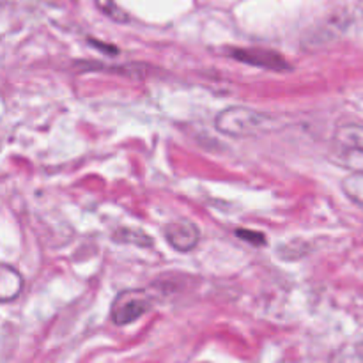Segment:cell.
<instances>
[{
  "instance_id": "cell-1",
  "label": "cell",
  "mask_w": 363,
  "mask_h": 363,
  "mask_svg": "<svg viewBox=\"0 0 363 363\" xmlns=\"http://www.w3.org/2000/svg\"><path fill=\"white\" fill-rule=\"evenodd\" d=\"M279 126V121L269 113L248 106H229L216 113L215 128L233 138L257 137Z\"/></svg>"
},
{
  "instance_id": "cell-3",
  "label": "cell",
  "mask_w": 363,
  "mask_h": 363,
  "mask_svg": "<svg viewBox=\"0 0 363 363\" xmlns=\"http://www.w3.org/2000/svg\"><path fill=\"white\" fill-rule=\"evenodd\" d=\"M333 147L344 167L363 172V126L357 123L342 124L333 135Z\"/></svg>"
},
{
  "instance_id": "cell-7",
  "label": "cell",
  "mask_w": 363,
  "mask_h": 363,
  "mask_svg": "<svg viewBox=\"0 0 363 363\" xmlns=\"http://www.w3.org/2000/svg\"><path fill=\"white\" fill-rule=\"evenodd\" d=\"M342 190L347 199L363 209V172H353L342 179Z\"/></svg>"
},
{
  "instance_id": "cell-4",
  "label": "cell",
  "mask_w": 363,
  "mask_h": 363,
  "mask_svg": "<svg viewBox=\"0 0 363 363\" xmlns=\"http://www.w3.org/2000/svg\"><path fill=\"white\" fill-rule=\"evenodd\" d=\"M163 236L167 243L177 252H190L194 250L201 240V230L194 222L188 220H176L163 227Z\"/></svg>"
},
{
  "instance_id": "cell-6",
  "label": "cell",
  "mask_w": 363,
  "mask_h": 363,
  "mask_svg": "<svg viewBox=\"0 0 363 363\" xmlns=\"http://www.w3.org/2000/svg\"><path fill=\"white\" fill-rule=\"evenodd\" d=\"M21 289H23V279H21L20 272L14 269L13 266L2 264L0 268V301L7 303L20 296Z\"/></svg>"
},
{
  "instance_id": "cell-2",
  "label": "cell",
  "mask_w": 363,
  "mask_h": 363,
  "mask_svg": "<svg viewBox=\"0 0 363 363\" xmlns=\"http://www.w3.org/2000/svg\"><path fill=\"white\" fill-rule=\"evenodd\" d=\"M152 308V298L144 289L121 291L110 307V319L116 326L135 323Z\"/></svg>"
},
{
  "instance_id": "cell-9",
  "label": "cell",
  "mask_w": 363,
  "mask_h": 363,
  "mask_svg": "<svg viewBox=\"0 0 363 363\" xmlns=\"http://www.w3.org/2000/svg\"><path fill=\"white\" fill-rule=\"evenodd\" d=\"M94 2L96 6H98V9L101 11L105 16H108L110 20L117 21V23H126V21L130 20V16L121 9V6L116 0H94Z\"/></svg>"
},
{
  "instance_id": "cell-10",
  "label": "cell",
  "mask_w": 363,
  "mask_h": 363,
  "mask_svg": "<svg viewBox=\"0 0 363 363\" xmlns=\"http://www.w3.org/2000/svg\"><path fill=\"white\" fill-rule=\"evenodd\" d=\"M236 234L241 238V240H247L254 245H264L266 243L264 236L259 233H252V230H236Z\"/></svg>"
},
{
  "instance_id": "cell-5",
  "label": "cell",
  "mask_w": 363,
  "mask_h": 363,
  "mask_svg": "<svg viewBox=\"0 0 363 363\" xmlns=\"http://www.w3.org/2000/svg\"><path fill=\"white\" fill-rule=\"evenodd\" d=\"M230 57L247 62L250 66L262 67V69H272V71H287L291 69V64L279 55L277 52H268V50H230Z\"/></svg>"
},
{
  "instance_id": "cell-8",
  "label": "cell",
  "mask_w": 363,
  "mask_h": 363,
  "mask_svg": "<svg viewBox=\"0 0 363 363\" xmlns=\"http://www.w3.org/2000/svg\"><path fill=\"white\" fill-rule=\"evenodd\" d=\"M113 241L117 243H128V245H137V247H152V240L145 233L137 229H117L112 236Z\"/></svg>"
}]
</instances>
